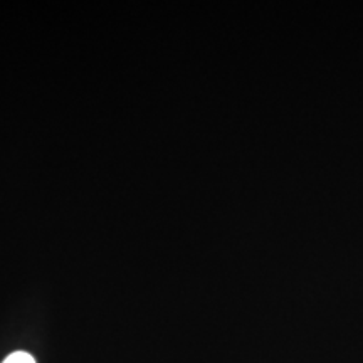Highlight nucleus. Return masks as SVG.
Wrapping results in <instances>:
<instances>
[{
	"label": "nucleus",
	"instance_id": "1",
	"mask_svg": "<svg viewBox=\"0 0 363 363\" xmlns=\"http://www.w3.org/2000/svg\"><path fill=\"white\" fill-rule=\"evenodd\" d=\"M2 363H35V358L27 352H13Z\"/></svg>",
	"mask_w": 363,
	"mask_h": 363
}]
</instances>
